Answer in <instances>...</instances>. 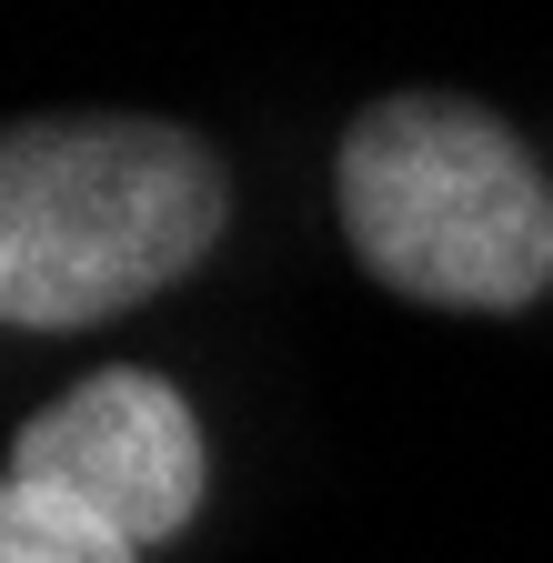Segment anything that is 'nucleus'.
Masks as SVG:
<instances>
[{
  "mask_svg": "<svg viewBox=\"0 0 553 563\" xmlns=\"http://www.w3.org/2000/svg\"><path fill=\"white\" fill-rule=\"evenodd\" d=\"M222 162L181 121H11L0 131V322L81 332L152 302L222 242Z\"/></svg>",
  "mask_w": 553,
  "mask_h": 563,
  "instance_id": "obj_1",
  "label": "nucleus"
},
{
  "mask_svg": "<svg viewBox=\"0 0 553 563\" xmlns=\"http://www.w3.org/2000/svg\"><path fill=\"white\" fill-rule=\"evenodd\" d=\"M342 232L363 272L443 312H523L553 282V191L533 152L453 91H392L342 131Z\"/></svg>",
  "mask_w": 553,
  "mask_h": 563,
  "instance_id": "obj_2",
  "label": "nucleus"
},
{
  "mask_svg": "<svg viewBox=\"0 0 553 563\" xmlns=\"http://www.w3.org/2000/svg\"><path fill=\"white\" fill-rule=\"evenodd\" d=\"M11 473L60 483L71 504H91L111 533H131L152 553L201 514L212 453H201V422L162 373H91L81 393H60L51 412L21 422Z\"/></svg>",
  "mask_w": 553,
  "mask_h": 563,
  "instance_id": "obj_3",
  "label": "nucleus"
},
{
  "mask_svg": "<svg viewBox=\"0 0 553 563\" xmlns=\"http://www.w3.org/2000/svg\"><path fill=\"white\" fill-rule=\"evenodd\" d=\"M0 563H142V543L111 533L91 504H71L60 483L0 473Z\"/></svg>",
  "mask_w": 553,
  "mask_h": 563,
  "instance_id": "obj_4",
  "label": "nucleus"
}]
</instances>
